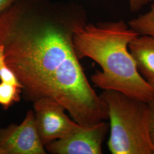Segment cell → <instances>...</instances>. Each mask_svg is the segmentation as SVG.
Instances as JSON below:
<instances>
[{
	"mask_svg": "<svg viewBox=\"0 0 154 154\" xmlns=\"http://www.w3.org/2000/svg\"><path fill=\"white\" fill-rule=\"evenodd\" d=\"M22 88L8 83H0V105L5 109L20 101Z\"/></svg>",
	"mask_w": 154,
	"mask_h": 154,
	"instance_id": "obj_9",
	"label": "cell"
},
{
	"mask_svg": "<svg viewBox=\"0 0 154 154\" xmlns=\"http://www.w3.org/2000/svg\"><path fill=\"white\" fill-rule=\"evenodd\" d=\"M17 0H0V13L16 2Z\"/></svg>",
	"mask_w": 154,
	"mask_h": 154,
	"instance_id": "obj_13",
	"label": "cell"
},
{
	"mask_svg": "<svg viewBox=\"0 0 154 154\" xmlns=\"http://www.w3.org/2000/svg\"><path fill=\"white\" fill-rule=\"evenodd\" d=\"M87 23L85 9L73 1L17 0L0 13V46L24 99H54L72 120L88 126L109 116L74 48L76 29Z\"/></svg>",
	"mask_w": 154,
	"mask_h": 154,
	"instance_id": "obj_1",
	"label": "cell"
},
{
	"mask_svg": "<svg viewBox=\"0 0 154 154\" xmlns=\"http://www.w3.org/2000/svg\"><path fill=\"white\" fill-rule=\"evenodd\" d=\"M128 24L139 35L154 36V1L149 11L133 18Z\"/></svg>",
	"mask_w": 154,
	"mask_h": 154,
	"instance_id": "obj_8",
	"label": "cell"
},
{
	"mask_svg": "<svg viewBox=\"0 0 154 154\" xmlns=\"http://www.w3.org/2000/svg\"><path fill=\"white\" fill-rule=\"evenodd\" d=\"M149 107V135L154 148V99L148 102Z\"/></svg>",
	"mask_w": 154,
	"mask_h": 154,
	"instance_id": "obj_11",
	"label": "cell"
},
{
	"mask_svg": "<svg viewBox=\"0 0 154 154\" xmlns=\"http://www.w3.org/2000/svg\"><path fill=\"white\" fill-rule=\"evenodd\" d=\"M0 81L1 82L8 83L22 87L13 72L6 63L4 48L0 46Z\"/></svg>",
	"mask_w": 154,
	"mask_h": 154,
	"instance_id": "obj_10",
	"label": "cell"
},
{
	"mask_svg": "<svg viewBox=\"0 0 154 154\" xmlns=\"http://www.w3.org/2000/svg\"><path fill=\"white\" fill-rule=\"evenodd\" d=\"M0 149L5 154L47 153L37 130L34 111H28L21 124L0 128Z\"/></svg>",
	"mask_w": 154,
	"mask_h": 154,
	"instance_id": "obj_6",
	"label": "cell"
},
{
	"mask_svg": "<svg viewBox=\"0 0 154 154\" xmlns=\"http://www.w3.org/2000/svg\"><path fill=\"white\" fill-rule=\"evenodd\" d=\"M138 35L123 20L87 23L76 29L73 45L79 60L89 58L100 66L102 71L91 77L95 86L148 103L154 99V90L138 72L128 48Z\"/></svg>",
	"mask_w": 154,
	"mask_h": 154,
	"instance_id": "obj_2",
	"label": "cell"
},
{
	"mask_svg": "<svg viewBox=\"0 0 154 154\" xmlns=\"http://www.w3.org/2000/svg\"><path fill=\"white\" fill-rule=\"evenodd\" d=\"M34 119L43 145L66 138L82 125L71 120L65 113V108L51 98H42L33 102Z\"/></svg>",
	"mask_w": 154,
	"mask_h": 154,
	"instance_id": "obj_4",
	"label": "cell"
},
{
	"mask_svg": "<svg viewBox=\"0 0 154 154\" xmlns=\"http://www.w3.org/2000/svg\"><path fill=\"white\" fill-rule=\"evenodd\" d=\"M110 125L100 122L92 126H82L77 131L45 146L46 151L56 154H101L102 144Z\"/></svg>",
	"mask_w": 154,
	"mask_h": 154,
	"instance_id": "obj_5",
	"label": "cell"
},
{
	"mask_svg": "<svg viewBox=\"0 0 154 154\" xmlns=\"http://www.w3.org/2000/svg\"><path fill=\"white\" fill-rule=\"evenodd\" d=\"M0 154H5L4 151L3 150H2L1 149H0Z\"/></svg>",
	"mask_w": 154,
	"mask_h": 154,
	"instance_id": "obj_15",
	"label": "cell"
},
{
	"mask_svg": "<svg viewBox=\"0 0 154 154\" xmlns=\"http://www.w3.org/2000/svg\"><path fill=\"white\" fill-rule=\"evenodd\" d=\"M149 84H150V85L151 86V87H152V88L153 89V90H154V82H149Z\"/></svg>",
	"mask_w": 154,
	"mask_h": 154,
	"instance_id": "obj_14",
	"label": "cell"
},
{
	"mask_svg": "<svg viewBox=\"0 0 154 154\" xmlns=\"http://www.w3.org/2000/svg\"><path fill=\"white\" fill-rule=\"evenodd\" d=\"M130 9L132 11H138L144 6L150 2H153L154 0H127Z\"/></svg>",
	"mask_w": 154,
	"mask_h": 154,
	"instance_id": "obj_12",
	"label": "cell"
},
{
	"mask_svg": "<svg viewBox=\"0 0 154 154\" xmlns=\"http://www.w3.org/2000/svg\"><path fill=\"white\" fill-rule=\"evenodd\" d=\"M128 48L140 74L154 83V36L138 35Z\"/></svg>",
	"mask_w": 154,
	"mask_h": 154,
	"instance_id": "obj_7",
	"label": "cell"
},
{
	"mask_svg": "<svg viewBox=\"0 0 154 154\" xmlns=\"http://www.w3.org/2000/svg\"><path fill=\"white\" fill-rule=\"evenodd\" d=\"M108 109L112 154H154L149 135V103L118 91L105 90L100 95Z\"/></svg>",
	"mask_w": 154,
	"mask_h": 154,
	"instance_id": "obj_3",
	"label": "cell"
}]
</instances>
